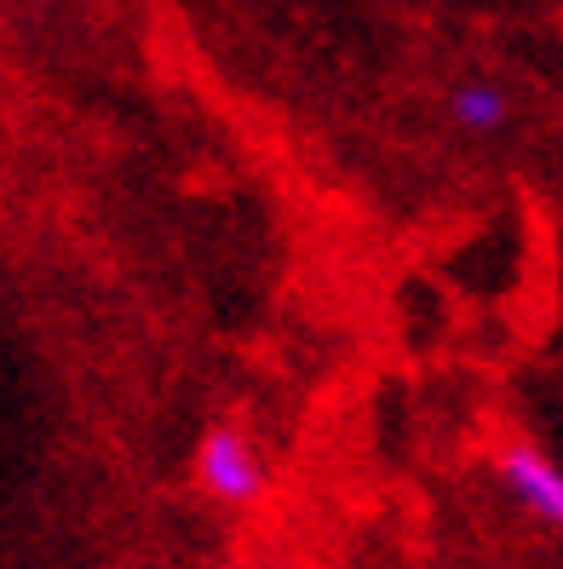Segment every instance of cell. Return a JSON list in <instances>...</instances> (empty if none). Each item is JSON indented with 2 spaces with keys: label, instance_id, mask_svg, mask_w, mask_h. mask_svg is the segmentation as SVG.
Returning a JSON list of instances; mask_svg holds the SVG:
<instances>
[{
  "label": "cell",
  "instance_id": "1",
  "mask_svg": "<svg viewBox=\"0 0 563 569\" xmlns=\"http://www.w3.org/2000/svg\"><path fill=\"white\" fill-rule=\"evenodd\" d=\"M190 472H195V489H202L213 507H230V512L259 507L264 489H271V460H264L253 431L237 426V420H219L195 438Z\"/></svg>",
  "mask_w": 563,
  "mask_h": 569
},
{
  "label": "cell",
  "instance_id": "3",
  "mask_svg": "<svg viewBox=\"0 0 563 569\" xmlns=\"http://www.w3.org/2000/svg\"><path fill=\"white\" fill-rule=\"evenodd\" d=\"M449 116H454L460 132L494 139V132L512 121V98H506V87H494V81H460L449 92Z\"/></svg>",
  "mask_w": 563,
  "mask_h": 569
},
{
  "label": "cell",
  "instance_id": "2",
  "mask_svg": "<svg viewBox=\"0 0 563 569\" xmlns=\"http://www.w3.org/2000/svg\"><path fill=\"white\" fill-rule=\"evenodd\" d=\"M494 478H501V489L517 500L529 518L563 529V466H557L546 449H535V443H506L501 455H494Z\"/></svg>",
  "mask_w": 563,
  "mask_h": 569
},
{
  "label": "cell",
  "instance_id": "4",
  "mask_svg": "<svg viewBox=\"0 0 563 569\" xmlns=\"http://www.w3.org/2000/svg\"><path fill=\"white\" fill-rule=\"evenodd\" d=\"M230 569H293V563H282V558H237Z\"/></svg>",
  "mask_w": 563,
  "mask_h": 569
}]
</instances>
